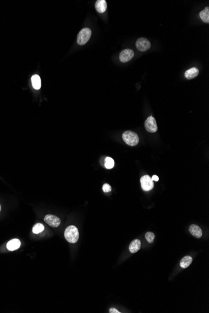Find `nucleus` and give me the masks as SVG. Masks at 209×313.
Masks as SVG:
<instances>
[{"mask_svg": "<svg viewBox=\"0 0 209 313\" xmlns=\"http://www.w3.org/2000/svg\"><path fill=\"white\" fill-rule=\"evenodd\" d=\"M65 237L67 241L70 243H75L79 238V232L75 226H68L65 231Z\"/></svg>", "mask_w": 209, "mask_h": 313, "instance_id": "nucleus-1", "label": "nucleus"}, {"mask_svg": "<svg viewBox=\"0 0 209 313\" xmlns=\"http://www.w3.org/2000/svg\"><path fill=\"white\" fill-rule=\"evenodd\" d=\"M122 138L125 143L130 146H135L139 143V137L137 133L132 131H127L123 133Z\"/></svg>", "mask_w": 209, "mask_h": 313, "instance_id": "nucleus-2", "label": "nucleus"}, {"mask_svg": "<svg viewBox=\"0 0 209 313\" xmlns=\"http://www.w3.org/2000/svg\"><path fill=\"white\" fill-rule=\"evenodd\" d=\"M91 36V31L90 28H83L78 35L77 36V43L80 45H83L86 44L88 40L90 39Z\"/></svg>", "mask_w": 209, "mask_h": 313, "instance_id": "nucleus-3", "label": "nucleus"}, {"mask_svg": "<svg viewBox=\"0 0 209 313\" xmlns=\"http://www.w3.org/2000/svg\"><path fill=\"white\" fill-rule=\"evenodd\" d=\"M142 188L145 191H150L153 187V181L149 175H145L140 179Z\"/></svg>", "mask_w": 209, "mask_h": 313, "instance_id": "nucleus-4", "label": "nucleus"}, {"mask_svg": "<svg viewBox=\"0 0 209 313\" xmlns=\"http://www.w3.org/2000/svg\"><path fill=\"white\" fill-rule=\"evenodd\" d=\"M151 43L147 38H140L136 41V47L140 51H146L150 48Z\"/></svg>", "mask_w": 209, "mask_h": 313, "instance_id": "nucleus-5", "label": "nucleus"}, {"mask_svg": "<svg viewBox=\"0 0 209 313\" xmlns=\"http://www.w3.org/2000/svg\"><path fill=\"white\" fill-rule=\"evenodd\" d=\"M145 127L148 132L155 133L158 130L155 119L153 116H149L145 122Z\"/></svg>", "mask_w": 209, "mask_h": 313, "instance_id": "nucleus-6", "label": "nucleus"}, {"mask_svg": "<svg viewBox=\"0 0 209 313\" xmlns=\"http://www.w3.org/2000/svg\"><path fill=\"white\" fill-rule=\"evenodd\" d=\"M134 56V52L131 49H125L120 52L119 59L121 62H126L133 58Z\"/></svg>", "mask_w": 209, "mask_h": 313, "instance_id": "nucleus-7", "label": "nucleus"}, {"mask_svg": "<svg viewBox=\"0 0 209 313\" xmlns=\"http://www.w3.org/2000/svg\"><path fill=\"white\" fill-rule=\"evenodd\" d=\"M44 221L48 225L54 227H58L61 223L60 219L58 217L52 214H48L45 216L44 217Z\"/></svg>", "mask_w": 209, "mask_h": 313, "instance_id": "nucleus-8", "label": "nucleus"}, {"mask_svg": "<svg viewBox=\"0 0 209 313\" xmlns=\"http://www.w3.org/2000/svg\"><path fill=\"white\" fill-rule=\"evenodd\" d=\"M198 73H199V70L195 67H193L185 71V77L188 79H192L197 77Z\"/></svg>", "mask_w": 209, "mask_h": 313, "instance_id": "nucleus-9", "label": "nucleus"}, {"mask_svg": "<svg viewBox=\"0 0 209 313\" xmlns=\"http://www.w3.org/2000/svg\"><path fill=\"white\" fill-rule=\"evenodd\" d=\"M20 246H21V242L19 240H18L17 239H13L11 240V241H9L7 243L6 247L9 251H15V250L18 249L20 247Z\"/></svg>", "mask_w": 209, "mask_h": 313, "instance_id": "nucleus-10", "label": "nucleus"}, {"mask_svg": "<svg viewBox=\"0 0 209 313\" xmlns=\"http://www.w3.org/2000/svg\"><path fill=\"white\" fill-rule=\"evenodd\" d=\"M189 231L190 233L195 237L200 238L202 236V231L201 228L195 224H192L189 227Z\"/></svg>", "mask_w": 209, "mask_h": 313, "instance_id": "nucleus-11", "label": "nucleus"}, {"mask_svg": "<svg viewBox=\"0 0 209 313\" xmlns=\"http://www.w3.org/2000/svg\"><path fill=\"white\" fill-rule=\"evenodd\" d=\"M95 8L98 13L105 12L107 8V4L105 0H98L95 3Z\"/></svg>", "mask_w": 209, "mask_h": 313, "instance_id": "nucleus-12", "label": "nucleus"}, {"mask_svg": "<svg viewBox=\"0 0 209 313\" xmlns=\"http://www.w3.org/2000/svg\"><path fill=\"white\" fill-rule=\"evenodd\" d=\"M141 247V242L139 239H134L132 241L129 246L130 251L132 253H137Z\"/></svg>", "mask_w": 209, "mask_h": 313, "instance_id": "nucleus-13", "label": "nucleus"}, {"mask_svg": "<svg viewBox=\"0 0 209 313\" xmlns=\"http://www.w3.org/2000/svg\"><path fill=\"white\" fill-rule=\"evenodd\" d=\"M31 83H32L33 87L35 89H39L41 86L40 77L37 75H33L31 77Z\"/></svg>", "mask_w": 209, "mask_h": 313, "instance_id": "nucleus-14", "label": "nucleus"}, {"mask_svg": "<svg viewBox=\"0 0 209 313\" xmlns=\"http://www.w3.org/2000/svg\"><path fill=\"white\" fill-rule=\"evenodd\" d=\"M192 262V257H190L189 256H185L180 261V267L183 268V269L187 268H188L191 264Z\"/></svg>", "mask_w": 209, "mask_h": 313, "instance_id": "nucleus-15", "label": "nucleus"}, {"mask_svg": "<svg viewBox=\"0 0 209 313\" xmlns=\"http://www.w3.org/2000/svg\"><path fill=\"white\" fill-rule=\"evenodd\" d=\"M200 19L203 21L204 23H209V8L206 7L204 10L200 12Z\"/></svg>", "mask_w": 209, "mask_h": 313, "instance_id": "nucleus-16", "label": "nucleus"}, {"mask_svg": "<svg viewBox=\"0 0 209 313\" xmlns=\"http://www.w3.org/2000/svg\"><path fill=\"white\" fill-rule=\"evenodd\" d=\"M115 164L114 160L110 157H107L104 160V166L107 169H111Z\"/></svg>", "mask_w": 209, "mask_h": 313, "instance_id": "nucleus-17", "label": "nucleus"}, {"mask_svg": "<svg viewBox=\"0 0 209 313\" xmlns=\"http://www.w3.org/2000/svg\"><path fill=\"white\" fill-rule=\"evenodd\" d=\"M44 230V226L41 223H37L33 227V233L35 234H38L42 232Z\"/></svg>", "mask_w": 209, "mask_h": 313, "instance_id": "nucleus-18", "label": "nucleus"}, {"mask_svg": "<svg viewBox=\"0 0 209 313\" xmlns=\"http://www.w3.org/2000/svg\"><path fill=\"white\" fill-rule=\"evenodd\" d=\"M145 238L147 240V241L149 243H152L153 242V240L155 238V234L152 232H147L145 234Z\"/></svg>", "mask_w": 209, "mask_h": 313, "instance_id": "nucleus-19", "label": "nucleus"}, {"mask_svg": "<svg viewBox=\"0 0 209 313\" xmlns=\"http://www.w3.org/2000/svg\"><path fill=\"white\" fill-rule=\"evenodd\" d=\"M111 190V187L110 185H109L108 184H107V183L103 184V191L104 193L110 192Z\"/></svg>", "mask_w": 209, "mask_h": 313, "instance_id": "nucleus-20", "label": "nucleus"}, {"mask_svg": "<svg viewBox=\"0 0 209 313\" xmlns=\"http://www.w3.org/2000/svg\"><path fill=\"white\" fill-rule=\"evenodd\" d=\"M110 312V313H120V312H119L117 309L115 308H111L110 310H109Z\"/></svg>", "mask_w": 209, "mask_h": 313, "instance_id": "nucleus-21", "label": "nucleus"}, {"mask_svg": "<svg viewBox=\"0 0 209 313\" xmlns=\"http://www.w3.org/2000/svg\"><path fill=\"white\" fill-rule=\"evenodd\" d=\"M152 180L153 181H158L159 180V177H158L157 176H156V175H153V176H152Z\"/></svg>", "mask_w": 209, "mask_h": 313, "instance_id": "nucleus-22", "label": "nucleus"}, {"mask_svg": "<svg viewBox=\"0 0 209 313\" xmlns=\"http://www.w3.org/2000/svg\"><path fill=\"white\" fill-rule=\"evenodd\" d=\"M1 210H2V207H1V205H0V211H1Z\"/></svg>", "mask_w": 209, "mask_h": 313, "instance_id": "nucleus-23", "label": "nucleus"}]
</instances>
